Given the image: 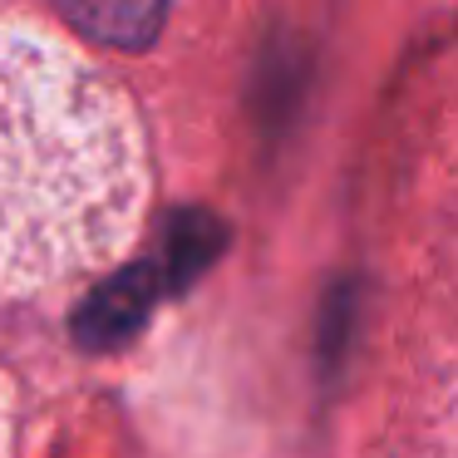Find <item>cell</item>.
Returning <instances> with one entry per match:
<instances>
[{"label":"cell","instance_id":"1","mask_svg":"<svg viewBox=\"0 0 458 458\" xmlns=\"http://www.w3.org/2000/svg\"><path fill=\"white\" fill-rule=\"evenodd\" d=\"M143 192L119 84L55 40L0 30V286L109 267L139 232Z\"/></svg>","mask_w":458,"mask_h":458},{"label":"cell","instance_id":"3","mask_svg":"<svg viewBox=\"0 0 458 458\" xmlns=\"http://www.w3.org/2000/svg\"><path fill=\"white\" fill-rule=\"evenodd\" d=\"M89 40L114 50H148L168 21V0H55Z\"/></svg>","mask_w":458,"mask_h":458},{"label":"cell","instance_id":"4","mask_svg":"<svg viewBox=\"0 0 458 458\" xmlns=\"http://www.w3.org/2000/svg\"><path fill=\"white\" fill-rule=\"evenodd\" d=\"M222 222L217 217H208V212H178V222H173V251H168V286H182V281H192L202 267H208L212 257H217V247H222Z\"/></svg>","mask_w":458,"mask_h":458},{"label":"cell","instance_id":"2","mask_svg":"<svg viewBox=\"0 0 458 458\" xmlns=\"http://www.w3.org/2000/svg\"><path fill=\"white\" fill-rule=\"evenodd\" d=\"M168 291L163 267H129L114 281H104L80 310H74V340L84 350H114L143 326V316L153 310V301Z\"/></svg>","mask_w":458,"mask_h":458},{"label":"cell","instance_id":"5","mask_svg":"<svg viewBox=\"0 0 458 458\" xmlns=\"http://www.w3.org/2000/svg\"><path fill=\"white\" fill-rule=\"evenodd\" d=\"M0 458H11V394L0 385Z\"/></svg>","mask_w":458,"mask_h":458}]
</instances>
